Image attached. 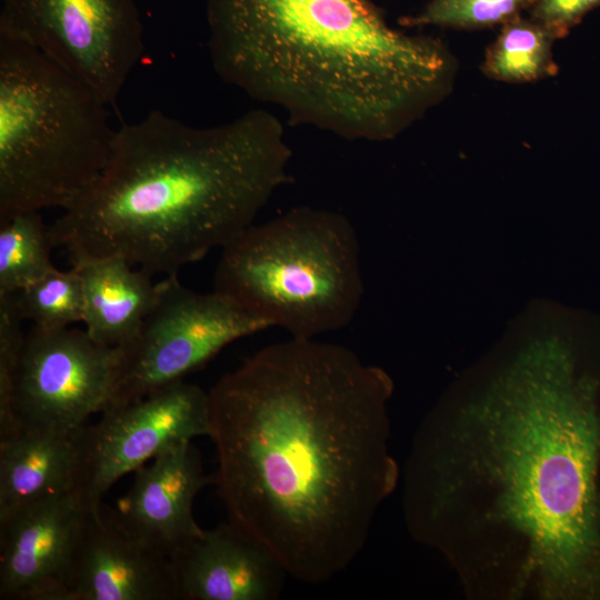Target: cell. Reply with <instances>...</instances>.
<instances>
[{"label":"cell","instance_id":"6da1fadb","mask_svg":"<svg viewBox=\"0 0 600 600\" xmlns=\"http://www.w3.org/2000/svg\"><path fill=\"white\" fill-rule=\"evenodd\" d=\"M208 393L213 484L228 521L296 580L343 572L400 477L388 376L344 346L290 338Z\"/></svg>","mask_w":600,"mask_h":600},{"label":"cell","instance_id":"7a4b0ae2","mask_svg":"<svg viewBox=\"0 0 600 600\" xmlns=\"http://www.w3.org/2000/svg\"><path fill=\"white\" fill-rule=\"evenodd\" d=\"M410 534L489 596L600 588V417L587 401L437 409L403 470Z\"/></svg>","mask_w":600,"mask_h":600},{"label":"cell","instance_id":"3957f363","mask_svg":"<svg viewBox=\"0 0 600 600\" xmlns=\"http://www.w3.org/2000/svg\"><path fill=\"white\" fill-rule=\"evenodd\" d=\"M206 14L217 74L292 126L389 141L454 89L451 49L392 28L373 0H206Z\"/></svg>","mask_w":600,"mask_h":600},{"label":"cell","instance_id":"277c9868","mask_svg":"<svg viewBox=\"0 0 600 600\" xmlns=\"http://www.w3.org/2000/svg\"><path fill=\"white\" fill-rule=\"evenodd\" d=\"M281 120L253 109L196 127L159 110L117 130L109 160L49 227L70 261L121 257L177 274L254 223L289 181Z\"/></svg>","mask_w":600,"mask_h":600},{"label":"cell","instance_id":"5b68a950","mask_svg":"<svg viewBox=\"0 0 600 600\" xmlns=\"http://www.w3.org/2000/svg\"><path fill=\"white\" fill-rule=\"evenodd\" d=\"M107 104L33 44L0 26V220L70 206L106 167Z\"/></svg>","mask_w":600,"mask_h":600},{"label":"cell","instance_id":"8992f818","mask_svg":"<svg viewBox=\"0 0 600 600\" xmlns=\"http://www.w3.org/2000/svg\"><path fill=\"white\" fill-rule=\"evenodd\" d=\"M214 291L291 338L347 327L363 297L360 246L343 214L297 207L222 248Z\"/></svg>","mask_w":600,"mask_h":600},{"label":"cell","instance_id":"52a82bcc","mask_svg":"<svg viewBox=\"0 0 600 600\" xmlns=\"http://www.w3.org/2000/svg\"><path fill=\"white\" fill-rule=\"evenodd\" d=\"M268 328L219 292H196L177 274L167 276L136 334L118 347V371L106 410L181 381L233 341Z\"/></svg>","mask_w":600,"mask_h":600},{"label":"cell","instance_id":"ba28073f","mask_svg":"<svg viewBox=\"0 0 600 600\" xmlns=\"http://www.w3.org/2000/svg\"><path fill=\"white\" fill-rule=\"evenodd\" d=\"M0 26L114 104L143 51L134 0H1Z\"/></svg>","mask_w":600,"mask_h":600},{"label":"cell","instance_id":"9c48e42d","mask_svg":"<svg viewBox=\"0 0 600 600\" xmlns=\"http://www.w3.org/2000/svg\"><path fill=\"white\" fill-rule=\"evenodd\" d=\"M210 434L209 393L183 380L108 409L81 431L74 492L96 510L108 490L168 448Z\"/></svg>","mask_w":600,"mask_h":600},{"label":"cell","instance_id":"30bf717a","mask_svg":"<svg viewBox=\"0 0 600 600\" xmlns=\"http://www.w3.org/2000/svg\"><path fill=\"white\" fill-rule=\"evenodd\" d=\"M119 348L96 342L86 330L26 334L13 393L19 428L76 430L103 412L113 390Z\"/></svg>","mask_w":600,"mask_h":600},{"label":"cell","instance_id":"8fae6325","mask_svg":"<svg viewBox=\"0 0 600 600\" xmlns=\"http://www.w3.org/2000/svg\"><path fill=\"white\" fill-rule=\"evenodd\" d=\"M90 508L74 491L0 520V599L64 600L66 582Z\"/></svg>","mask_w":600,"mask_h":600},{"label":"cell","instance_id":"7c38bea8","mask_svg":"<svg viewBox=\"0 0 600 600\" xmlns=\"http://www.w3.org/2000/svg\"><path fill=\"white\" fill-rule=\"evenodd\" d=\"M64 600H179L171 560L143 546L112 508L90 510L76 547Z\"/></svg>","mask_w":600,"mask_h":600},{"label":"cell","instance_id":"4fadbf2b","mask_svg":"<svg viewBox=\"0 0 600 600\" xmlns=\"http://www.w3.org/2000/svg\"><path fill=\"white\" fill-rule=\"evenodd\" d=\"M209 483H213V474H206L199 450L192 441H184L138 468L129 492L112 511L134 539L171 559L202 536L193 503Z\"/></svg>","mask_w":600,"mask_h":600},{"label":"cell","instance_id":"5bb4252c","mask_svg":"<svg viewBox=\"0 0 600 600\" xmlns=\"http://www.w3.org/2000/svg\"><path fill=\"white\" fill-rule=\"evenodd\" d=\"M179 600H274L288 576L262 546L227 521L171 559Z\"/></svg>","mask_w":600,"mask_h":600},{"label":"cell","instance_id":"9a60e30c","mask_svg":"<svg viewBox=\"0 0 600 600\" xmlns=\"http://www.w3.org/2000/svg\"><path fill=\"white\" fill-rule=\"evenodd\" d=\"M83 427L19 428L0 440V520L26 506L74 491Z\"/></svg>","mask_w":600,"mask_h":600},{"label":"cell","instance_id":"2e32d148","mask_svg":"<svg viewBox=\"0 0 600 600\" xmlns=\"http://www.w3.org/2000/svg\"><path fill=\"white\" fill-rule=\"evenodd\" d=\"M71 264L81 278L86 332L107 347L127 343L153 307L159 282L121 257L86 258Z\"/></svg>","mask_w":600,"mask_h":600},{"label":"cell","instance_id":"e0dca14e","mask_svg":"<svg viewBox=\"0 0 600 600\" xmlns=\"http://www.w3.org/2000/svg\"><path fill=\"white\" fill-rule=\"evenodd\" d=\"M554 34L530 17L518 16L500 27L487 48L482 73L506 83H528L554 77Z\"/></svg>","mask_w":600,"mask_h":600},{"label":"cell","instance_id":"ac0fdd59","mask_svg":"<svg viewBox=\"0 0 600 600\" xmlns=\"http://www.w3.org/2000/svg\"><path fill=\"white\" fill-rule=\"evenodd\" d=\"M53 247L39 211L0 220V296L14 293L57 269L51 260Z\"/></svg>","mask_w":600,"mask_h":600},{"label":"cell","instance_id":"d6986e66","mask_svg":"<svg viewBox=\"0 0 600 600\" xmlns=\"http://www.w3.org/2000/svg\"><path fill=\"white\" fill-rule=\"evenodd\" d=\"M22 320L44 330L69 328L83 320V292L78 270L54 269L41 279L7 294Z\"/></svg>","mask_w":600,"mask_h":600},{"label":"cell","instance_id":"ffe728a7","mask_svg":"<svg viewBox=\"0 0 600 600\" xmlns=\"http://www.w3.org/2000/svg\"><path fill=\"white\" fill-rule=\"evenodd\" d=\"M534 0H429L417 13L403 16L401 27H439L453 30H481L501 27L528 11Z\"/></svg>","mask_w":600,"mask_h":600},{"label":"cell","instance_id":"44dd1931","mask_svg":"<svg viewBox=\"0 0 600 600\" xmlns=\"http://www.w3.org/2000/svg\"><path fill=\"white\" fill-rule=\"evenodd\" d=\"M10 296L0 297V440L18 431L13 414L17 369L26 336Z\"/></svg>","mask_w":600,"mask_h":600},{"label":"cell","instance_id":"7402d4cb","mask_svg":"<svg viewBox=\"0 0 600 600\" xmlns=\"http://www.w3.org/2000/svg\"><path fill=\"white\" fill-rule=\"evenodd\" d=\"M598 8L600 0H534L528 9V17L543 24L560 40Z\"/></svg>","mask_w":600,"mask_h":600}]
</instances>
